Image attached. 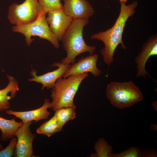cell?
Masks as SVG:
<instances>
[{
	"mask_svg": "<svg viewBox=\"0 0 157 157\" xmlns=\"http://www.w3.org/2000/svg\"><path fill=\"white\" fill-rule=\"evenodd\" d=\"M152 106L157 111V101H155L153 102L152 104Z\"/></svg>",
	"mask_w": 157,
	"mask_h": 157,
	"instance_id": "cb8c5ba5",
	"label": "cell"
},
{
	"mask_svg": "<svg viewBox=\"0 0 157 157\" xmlns=\"http://www.w3.org/2000/svg\"><path fill=\"white\" fill-rule=\"evenodd\" d=\"M88 76V73H85L71 75L66 78H58L51 91L52 101L50 108L55 111L74 105V98L79 86Z\"/></svg>",
	"mask_w": 157,
	"mask_h": 157,
	"instance_id": "3957f363",
	"label": "cell"
},
{
	"mask_svg": "<svg viewBox=\"0 0 157 157\" xmlns=\"http://www.w3.org/2000/svg\"><path fill=\"white\" fill-rule=\"evenodd\" d=\"M42 14V10L38 0H25L21 4L14 3L11 5L8 18L12 24L24 25L33 22Z\"/></svg>",
	"mask_w": 157,
	"mask_h": 157,
	"instance_id": "8992f818",
	"label": "cell"
},
{
	"mask_svg": "<svg viewBox=\"0 0 157 157\" xmlns=\"http://www.w3.org/2000/svg\"><path fill=\"white\" fill-rule=\"evenodd\" d=\"M50 103L48 99H46L43 105L36 109L25 111H16L8 109L5 111V113L20 119L23 124L33 121L37 122L49 117L51 113L47 110V109L50 108Z\"/></svg>",
	"mask_w": 157,
	"mask_h": 157,
	"instance_id": "4fadbf2b",
	"label": "cell"
},
{
	"mask_svg": "<svg viewBox=\"0 0 157 157\" xmlns=\"http://www.w3.org/2000/svg\"><path fill=\"white\" fill-rule=\"evenodd\" d=\"M46 15V14H42L33 22L26 24L15 25L11 28L12 30L24 35L28 46L34 40L31 37L37 36L48 40L55 48L58 49L59 41L50 31Z\"/></svg>",
	"mask_w": 157,
	"mask_h": 157,
	"instance_id": "5b68a950",
	"label": "cell"
},
{
	"mask_svg": "<svg viewBox=\"0 0 157 157\" xmlns=\"http://www.w3.org/2000/svg\"><path fill=\"white\" fill-rule=\"evenodd\" d=\"M76 107L74 105L63 107L55 111L56 116L59 126L63 129L64 125L68 121L76 118Z\"/></svg>",
	"mask_w": 157,
	"mask_h": 157,
	"instance_id": "2e32d148",
	"label": "cell"
},
{
	"mask_svg": "<svg viewBox=\"0 0 157 157\" xmlns=\"http://www.w3.org/2000/svg\"><path fill=\"white\" fill-rule=\"evenodd\" d=\"M94 149L96 152L94 154L96 157H111L113 151L112 147L102 138H100L95 143Z\"/></svg>",
	"mask_w": 157,
	"mask_h": 157,
	"instance_id": "ac0fdd59",
	"label": "cell"
},
{
	"mask_svg": "<svg viewBox=\"0 0 157 157\" xmlns=\"http://www.w3.org/2000/svg\"><path fill=\"white\" fill-rule=\"evenodd\" d=\"M17 143L15 136L11 138L9 144L0 151V157H11L13 154Z\"/></svg>",
	"mask_w": 157,
	"mask_h": 157,
	"instance_id": "44dd1931",
	"label": "cell"
},
{
	"mask_svg": "<svg viewBox=\"0 0 157 157\" xmlns=\"http://www.w3.org/2000/svg\"><path fill=\"white\" fill-rule=\"evenodd\" d=\"M120 4L119 14L113 26L106 31L92 34L91 38L92 39L101 41L104 43V47L100 53L104 62L108 66L113 62L114 54L119 44L122 49H126L122 40L124 28L128 18L135 13L138 3L134 1L127 5L124 3Z\"/></svg>",
	"mask_w": 157,
	"mask_h": 157,
	"instance_id": "6da1fadb",
	"label": "cell"
},
{
	"mask_svg": "<svg viewBox=\"0 0 157 157\" xmlns=\"http://www.w3.org/2000/svg\"><path fill=\"white\" fill-rule=\"evenodd\" d=\"M8 83L4 88L0 90V111L8 109L10 107L9 100L14 98L19 90L17 81L12 76L7 75Z\"/></svg>",
	"mask_w": 157,
	"mask_h": 157,
	"instance_id": "5bb4252c",
	"label": "cell"
},
{
	"mask_svg": "<svg viewBox=\"0 0 157 157\" xmlns=\"http://www.w3.org/2000/svg\"><path fill=\"white\" fill-rule=\"evenodd\" d=\"M3 149L2 145L0 144V151Z\"/></svg>",
	"mask_w": 157,
	"mask_h": 157,
	"instance_id": "484cf974",
	"label": "cell"
},
{
	"mask_svg": "<svg viewBox=\"0 0 157 157\" xmlns=\"http://www.w3.org/2000/svg\"><path fill=\"white\" fill-rule=\"evenodd\" d=\"M98 58L97 54L90 55L81 58L76 63L70 65L68 70L63 75V78H66L71 75L81 74L88 72L95 77L100 75L101 71L97 66Z\"/></svg>",
	"mask_w": 157,
	"mask_h": 157,
	"instance_id": "30bf717a",
	"label": "cell"
},
{
	"mask_svg": "<svg viewBox=\"0 0 157 157\" xmlns=\"http://www.w3.org/2000/svg\"><path fill=\"white\" fill-rule=\"evenodd\" d=\"M157 55V34L156 33L151 36L144 43L141 50L135 58L137 70L136 77L142 76L146 78V75L151 78L146 71L145 66L150 57Z\"/></svg>",
	"mask_w": 157,
	"mask_h": 157,
	"instance_id": "ba28073f",
	"label": "cell"
},
{
	"mask_svg": "<svg viewBox=\"0 0 157 157\" xmlns=\"http://www.w3.org/2000/svg\"><path fill=\"white\" fill-rule=\"evenodd\" d=\"M106 96L112 105L119 109L131 107L143 99L142 92L131 81L110 82L106 87Z\"/></svg>",
	"mask_w": 157,
	"mask_h": 157,
	"instance_id": "277c9868",
	"label": "cell"
},
{
	"mask_svg": "<svg viewBox=\"0 0 157 157\" xmlns=\"http://www.w3.org/2000/svg\"><path fill=\"white\" fill-rule=\"evenodd\" d=\"M61 0H38L42 10L46 14L51 11L57 10L63 8Z\"/></svg>",
	"mask_w": 157,
	"mask_h": 157,
	"instance_id": "d6986e66",
	"label": "cell"
},
{
	"mask_svg": "<svg viewBox=\"0 0 157 157\" xmlns=\"http://www.w3.org/2000/svg\"><path fill=\"white\" fill-rule=\"evenodd\" d=\"M120 3H126L128 0H119Z\"/></svg>",
	"mask_w": 157,
	"mask_h": 157,
	"instance_id": "d4e9b609",
	"label": "cell"
},
{
	"mask_svg": "<svg viewBox=\"0 0 157 157\" xmlns=\"http://www.w3.org/2000/svg\"><path fill=\"white\" fill-rule=\"evenodd\" d=\"M23 125L22 121L17 122L15 119H7L0 117L1 140L5 141L15 136V134L17 130Z\"/></svg>",
	"mask_w": 157,
	"mask_h": 157,
	"instance_id": "9a60e30c",
	"label": "cell"
},
{
	"mask_svg": "<svg viewBox=\"0 0 157 157\" xmlns=\"http://www.w3.org/2000/svg\"><path fill=\"white\" fill-rule=\"evenodd\" d=\"M32 122L25 124L19 127L15 134L17 143L15 150L17 157H36L33 155V143L36 137L31 132L30 126Z\"/></svg>",
	"mask_w": 157,
	"mask_h": 157,
	"instance_id": "52a82bcc",
	"label": "cell"
},
{
	"mask_svg": "<svg viewBox=\"0 0 157 157\" xmlns=\"http://www.w3.org/2000/svg\"><path fill=\"white\" fill-rule=\"evenodd\" d=\"M70 64H63L61 62L54 63L51 67H57V69L40 76L37 75L36 70L32 69L30 72L32 78L29 79L28 80L29 81L35 82L41 84L42 90L45 88L48 89H51L57 80L59 78L62 77L63 74L68 70Z\"/></svg>",
	"mask_w": 157,
	"mask_h": 157,
	"instance_id": "8fae6325",
	"label": "cell"
},
{
	"mask_svg": "<svg viewBox=\"0 0 157 157\" xmlns=\"http://www.w3.org/2000/svg\"><path fill=\"white\" fill-rule=\"evenodd\" d=\"M63 8L65 13L73 19H89L94 13L87 0H63Z\"/></svg>",
	"mask_w": 157,
	"mask_h": 157,
	"instance_id": "7c38bea8",
	"label": "cell"
},
{
	"mask_svg": "<svg viewBox=\"0 0 157 157\" xmlns=\"http://www.w3.org/2000/svg\"><path fill=\"white\" fill-rule=\"evenodd\" d=\"M62 130L58 125L56 116L54 115L50 119L38 128L36 132L38 134L44 135L49 137Z\"/></svg>",
	"mask_w": 157,
	"mask_h": 157,
	"instance_id": "e0dca14e",
	"label": "cell"
},
{
	"mask_svg": "<svg viewBox=\"0 0 157 157\" xmlns=\"http://www.w3.org/2000/svg\"><path fill=\"white\" fill-rule=\"evenodd\" d=\"M48 13V16L46 19L50 30L59 41L71 23L73 19L65 13L63 8L50 11Z\"/></svg>",
	"mask_w": 157,
	"mask_h": 157,
	"instance_id": "9c48e42d",
	"label": "cell"
},
{
	"mask_svg": "<svg viewBox=\"0 0 157 157\" xmlns=\"http://www.w3.org/2000/svg\"><path fill=\"white\" fill-rule=\"evenodd\" d=\"M142 157V151L139 147H132L128 149L123 151L119 154L111 153V157Z\"/></svg>",
	"mask_w": 157,
	"mask_h": 157,
	"instance_id": "ffe728a7",
	"label": "cell"
},
{
	"mask_svg": "<svg viewBox=\"0 0 157 157\" xmlns=\"http://www.w3.org/2000/svg\"><path fill=\"white\" fill-rule=\"evenodd\" d=\"M89 22V19H73L60 40L67 54L66 57L61 60V63L73 64L75 63L76 57L83 53L93 54L96 47L87 45L83 35V28Z\"/></svg>",
	"mask_w": 157,
	"mask_h": 157,
	"instance_id": "7a4b0ae2",
	"label": "cell"
},
{
	"mask_svg": "<svg viewBox=\"0 0 157 157\" xmlns=\"http://www.w3.org/2000/svg\"><path fill=\"white\" fill-rule=\"evenodd\" d=\"M157 156V151L155 149H145L142 152V157H156Z\"/></svg>",
	"mask_w": 157,
	"mask_h": 157,
	"instance_id": "7402d4cb",
	"label": "cell"
},
{
	"mask_svg": "<svg viewBox=\"0 0 157 157\" xmlns=\"http://www.w3.org/2000/svg\"><path fill=\"white\" fill-rule=\"evenodd\" d=\"M150 128L151 130L153 131L156 130L157 129V126L155 124H152L151 125Z\"/></svg>",
	"mask_w": 157,
	"mask_h": 157,
	"instance_id": "603a6c76",
	"label": "cell"
}]
</instances>
